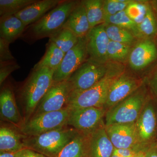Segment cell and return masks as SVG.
Listing matches in <instances>:
<instances>
[{
    "instance_id": "cell-1",
    "label": "cell",
    "mask_w": 157,
    "mask_h": 157,
    "mask_svg": "<svg viewBox=\"0 0 157 157\" xmlns=\"http://www.w3.org/2000/svg\"><path fill=\"white\" fill-rule=\"evenodd\" d=\"M54 72L48 68L33 70L21 88L18 98L22 108L24 123L31 118L39 101L52 85Z\"/></svg>"
},
{
    "instance_id": "cell-2",
    "label": "cell",
    "mask_w": 157,
    "mask_h": 157,
    "mask_svg": "<svg viewBox=\"0 0 157 157\" xmlns=\"http://www.w3.org/2000/svg\"><path fill=\"white\" fill-rule=\"evenodd\" d=\"M78 132L72 127H65L38 136H25L23 143L25 148L30 149L47 157H56Z\"/></svg>"
},
{
    "instance_id": "cell-3",
    "label": "cell",
    "mask_w": 157,
    "mask_h": 157,
    "mask_svg": "<svg viewBox=\"0 0 157 157\" xmlns=\"http://www.w3.org/2000/svg\"><path fill=\"white\" fill-rule=\"evenodd\" d=\"M147 100L146 91L141 86L107 110L104 117L105 126L135 123Z\"/></svg>"
},
{
    "instance_id": "cell-4",
    "label": "cell",
    "mask_w": 157,
    "mask_h": 157,
    "mask_svg": "<svg viewBox=\"0 0 157 157\" xmlns=\"http://www.w3.org/2000/svg\"><path fill=\"white\" fill-rule=\"evenodd\" d=\"M121 74L118 72L109 70L101 81L92 87L82 91L70 92L66 107L104 108L109 88L113 81Z\"/></svg>"
},
{
    "instance_id": "cell-5",
    "label": "cell",
    "mask_w": 157,
    "mask_h": 157,
    "mask_svg": "<svg viewBox=\"0 0 157 157\" xmlns=\"http://www.w3.org/2000/svg\"><path fill=\"white\" fill-rule=\"evenodd\" d=\"M79 4L74 1H63L41 19L33 24L29 34L33 39L38 40L51 36L63 27L73 10Z\"/></svg>"
},
{
    "instance_id": "cell-6",
    "label": "cell",
    "mask_w": 157,
    "mask_h": 157,
    "mask_svg": "<svg viewBox=\"0 0 157 157\" xmlns=\"http://www.w3.org/2000/svg\"><path fill=\"white\" fill-rule=\"evenodd\" d=\"M70 109L66 107L59 111L45 113L32 117L18 128L26 137L38 136L43 133L68 127Z\"/></svg>"
},
{
    "instance_id": "cell-7",
    "label": "cell",
    "mask_w": 157,
    "mask_h": 157,
    "mask_svg": "<svg viewBox=\"0 0 157 157\" xmlns=\"http://www.w3.org/2000/svg\"><path fill=\"white\" fill-rule=\"evenodd\" d=\"M109 70L105 63L89 58L67 79L70 92L88 89L101 81Z\"/></svg>"
},
{
    "instance_id": "cell-8",
    "label": "cell",
    "mask_w": 157,
    "mask_h": 157,
    "mask_svg": "<svg viewBox=\"0 0 157 157\" xmlns=\"http://www.w3.org/2000/svg\"><path fill=\"white\" fill-rule=\"evenodd\" d=\"M88 55L86 36L79 38L76 45L65 53L59 67L54 72L53 82L67 80L86 60Z\"/></svg>"
},
{
    "instance_id": "cell-9",
    "label": "cell",
    "mask_w": 157,
    "mask_h": 157,
    "mask_svg": "<svg viewBox=\"0 0 157 157\" xmlns=\"http://www.w3.org/2000/svg\"><path fill=\"white\" fill-rule=\"evenodd\" d=\"M147 100L140 116L135 123V131L139 146L148 149L154 139L157 129V116L153 103Z\"/></svg>"
},
{
    "instance_id": "cell-10",
    "label": "cell",
    "mask_w": 157,
    "mask_h": 157,
    "mask_svg": "<svg viewBox=\"0 0 157 157\" xmlns=\"http://www.w3.org/2000/svg\"><path fill=\"white\" fill-rule=\"evenodd\" d=\"M69 108L68 126L83 133H89L98 128L104 121L107 112L104 108L98 107Z\"/></svg>"
},
{
    "instance_id": "cell-11",
    "label": "cell",
    "mask_w": 157,
    "mask_h": 157,
    "mask_svg": "<svg viewBox=\"0 0 157 157\" xmlns=\"http://www.w3.org/2000/svg\"><path fill=\"white\" fill-rule=\"evenodd\" d=\"M70 93V85L67 80L53 82L39 101L31 118L45 113L59 111L65 108Z\"/></svg>"
},
{
    "instance_id": "cell-12",
    "label": "cell",
    "mask_w": 157,
    "mask_h": 157,
    "mask_svg": "<svg viewBox=\"0 0 157 157\" xmlns=\"http://www.w3.org/2000/svg\"><path fill=\"white\" fill-rule=\"evenodd\" d=\"M86 134V157H111L114 146L109 140L104 121L94 130Z\"/></svg>"
},
{
    "instance_id": "cell-13",
    "label": "cell",
    "mask_w": 157,
    "mask_h": 157,
    "mask_svg": "<svg viewBox=\"0 0 157 157\" xmlns=\"http://www.w3.org/2000/svg\"><path fill=\"white\" fill-rule=\"evenodd\" d=\"M141 84L142 82L138 79L121 74L109 88L104 109L107 111L118 104L141 87Z\"/></svg>"
},
{
    "instance_id": "cell-14",
    "label": "cell",
    "mask_w": 157,
    "mask_h": 157,
    "mask_svg": "<svg viewBox=\"0 0 157 157\" xmlns=\"http://www.w3.org/2000/svg\"><path fill=\"white\" fill-rule=\"evenodd\" d=\"M109 140L114 148L138 149L145 151L139 146L135 131V123L117 124L105 126Z\"/></svg>"
},
{
    "instance_id": "cell-15",
    "label": "cell",
    "mask_w": 157,
    "mask_h": 157,
    "mask_svg": "<svg viewBox=\"0 0 157 157\" xmlns=\"http://www.w3.org/2000/svg\"><path fill=\"white\" fill-rule=\"evenodd\" d=\"M86 39L89 58L99 63H105L108 59L107 50L110 40L105 31L104 24L91 29Z\"/></svg>"
},
{
    "instance_id": "cell-16",
    "label": "cell",
    "mask_w": 157,
    "mask_h": 157,
    "mask_svg": "<svg viewBox=\"0 0 157 157\" xmlns=\"http://www.w3.org/2000/svg\"><path fill=\"white\" fill-rule=\"evenodd\" d=\"M0 113L3 121L8 122L18 129L24 123L22 117L16 104L14 92L9 86H4L1 90Z\"/></svg>"
},
{
    "instance_id": "cell-17",
    "label": "cell",
    "mask_w": 157,
    "mask_h": 157,
    "mask_svg": "<svg viewBox=\"0 0 157 157\" xmlns=\"http://www.w3.org/2000/svg\"><path fill=\"white\" fill-rule=\"evenodd\" d=\"M62 2V0H37L14 15L27 26L38 21Z\"/></svg>"
},
{
    "instance_id": "cell-18",
    "label": "cell",
    "mask_w": 157,
    "mask_h": 157,
    "mask_svg": "<svg viewBox=\"0 0 157 157\" xmlns=\"http://www.w3.org/2000/svg\"><path fill=\"white\" fill-rule=\"evenodd\" d=\"M157 56V49L153 42H140L132 50L129 56V63L132 69L140 70L153 61Z\"/></svg>"
},
{
    "instance_id": "cell-19",
    "label": "cell",
    "mask_w": 157,
    "mask_h": 157,
    "mask_svg": "<svg viewBox=\"0 0 157 157\" xmlns=\"http://www.w3.org/2000/svg\"><path fill=\"white\" fill-rule=\"evenodd\" d=\"M25 136L14 126L1 125L0 151L16 153L25 148L23 139Z\"/></svg>"
},
{
    "instance_id": "cell-20",
    "label": "cell",
    "mask_w": 157,
    "mask_h": 157,
    "mask_svg": "<svg viewBox=\"0 0 157 157\" xmlns=\"http://www.w3.org/2000/svg\"><path fill=\"white\" fill-rule=\"evenodd\" d=\"M63 27L72 31L78 38L86 36L91 28L82 2L71 12Z\"/></svg>"
},
{
    "instance_id": "cell-21",
    "label": "cell",
    "mask_w": 157,
    "mask_h": 157,
    "mask_svg": "<svg viewBox=\"0 0 157 157\" xmlns=\"http://www.w3.org/2000/svg\"><path fill=\"white\" fill-rule=\"evenodd\" d=\"M26 27L22 21L15 15L1 17L0 38L12 43L22 35Z\"/></svg>"
},
{
    "instance_id": "cell-22",
    "label": "cell",
    "mask_w": 157,
    "mask_h": 157,
    "mask_svg": "<svg viewBox=\"0 0 157 157\" xmlns=\"http://www.w3.org/2000/svg\"><path fill=\"white\" fill-rule=\"evenodd\" d=\"M65 53L54 43L48 42L43 57L34 66L33 70L48 68L55 71L63 60Z\"/></svg>"
},
{
    "instance_id": "cell-23",
    "label": "cell",
    "mask_w": 157,
    "mask_h": 157,
    "mask_svg": "<svg viewBox=\"0 0 157 157\" xmlns=\"http://www.w3.org/2000/svg\"><path fill=\"white\" fill-rule=\"evenodd\" d=\"M78 39L79 38L72 31L63 27L49 38V42L54 43L66 53L76 45Z\"/></svg>"
},
{
    "instance_id": "cell-24",
    "label": "cell",
    "mask_w": 157,
    "mask_h": 157,
    "mask_svg": "<svg viewBox=\"0 0 157 157\" xmlns=\"http://www.w3.org/2000/svg\"><path fill=\"white\" fill-rule=\"evenodd\" d=\"M56 157H86V134L78 132Z\"/></svg>"
},
{
    "instance_id": "cell-25",
    "label": "cell",
    "mask_w": 157,
    "mask_h": 157,
    "mask_svg": "<svg viewBox=\"0 0 157 157\" xmlns=\"http://www.w3.org/2000/svg\"><path fill=\"white\" fill-rule=\"evenodd\" d=\"M91 29L104 22V2L101 0L82 1Z\"/></svg>"
},
{
    "instance_id": "cell-26",
    "label": "cell",
    "mask_w": 157,
    "mask_h": 157,
    "mask_svg": "<svg viewBox=\"0 0 157 157\" xmlns=\"http://www.w3.org/2000/svg\"><path fill=\"white\" fill-rule=\"evenodd\" d=\"M37 0H0V16L14 15Z\"/></svg>"
},
{
    "instance_id": "cell-27",
    "label": "cell",
    "mask_w": 157,
    "mask_h": 157,
    "mask_svg": "<svg viewBox=\"0 0 157 157\" xmlns=\"http://www.w3.org/2000/svg\"><path fill=\"white\" fill-rule=\"evenodd\" d=\"M104 26L110 41L128 45L134 40L132 34L126 29L111 24H106Z\"/></svg>"
},
{
    "instance_id": "cell-28",
    "label": "cell",
    "mask_w": 157,
    "mask_h": 157,
    "mask_svg": "<svg viewBox=\"0 0 157 157\" xmlns=\"http://www.w3.org/2000/svg\"><path fill=\"white\" fill-rule=\"evenodd\" d=\"M104 22L107 24L113 25L122 28L131 30L136 35L138 34L137 25L128 16L125 10L114 15L106 16L104 17Z\"/></svg>"
},
{
    "instance_id": "cell-29",
    "label": "cell",
    "mask_w": 157,
    "mask_h": 157,
    "mask_svg": "<svg viewBox=\"0 0 157 157\" xmlns=\"http://www.w3.org/2000/svg\"><path fill=\"white\" fill-rule=\"evenodd\" d=\"M147 8L148 6L145 4L131 1L125 11L128 16L138 25L142 22L146 16Z\"/></svg>"
},
{
    "instance_id": "cell-30",
    "label": "cell",
    "mask_w": 157,
    "mask_h": 157,
    "mask_svg": "<svg viewBox=\"0 0 157 157\" xmlns=\"http://www.w3.org/2000/svg\"><path fill=\"white\" fill-rule=\"evenodd\" d=\"M137 29L138 34H140L145 36H150L156 33V21L149 6H148L146 16L142 22L137 25Z\"/></svg>"
},
{
    "instance_id": "cell-31",
    "label": "cell",
    "mask_w": 157,
    "mask_h": 157,
    "mask_svg": "<svg viewBox=\"0 0 157 157\" xmlns=\"http://www.w3.org/2000/svg\"><path fill=\"white\" fill-rule=\"evenodd\" d=\"M130 49L128 44L110 41L107 48V57L114 60L124 59L128 56Z\"/></svg>"
},
{
    "instance_id": "cell-32",
    "label": "cell",
    "mask_w": 157,
    "mask_h": 157,
    "mask_svg": "<svg viewBox=\"0 0 157 157\" xmlns=\"http://www.w3.org/2000/svg\"><path fill=\"white\" fill-rule=\"evenodd\" d=\"M131 1L125 0H107L104 2V17L114 15L124 11Z\"/></svg>"
},
{
    "instance_id": "cell-33",
    "label": "cell",
    "mask_w": 157,
    "mask_h": 157,
    "mask_svg": "<svg viewBox=\"0 0 157 157\" xmlns=\"http://www.w3.org/2000/svg\"><path fill=\"white\" fill-rule=\"evenodd\" d=\"M20 66L13 61L1 63L0 85L2 86L7 77L13 71L19 69Z\"/></svg>"
},
{
    "instance_id": "cell-34",
    "label": "cell",
    "mask_w": 157,
    "mask_h": 157,
    "mask_svg": "<svg viewBox=\"0 0 157 157\" xmlns=\"http://www.w3.org/2000/svg\"><path fill=\"white\" fill-rule=\"evenodd\" d=\"M10 43L0 38V61L4 63L11 61L14 59V57L11 54L9 49Z\"/></svg>"
},
{
    "instance_id": "cell-35",
    "label": "cell",
    "mask_w": 157,
    "mask_h": 157,
    "mask_svg": "<svg viewBox=\"0 0 157 157\" xmlns=\"http://www.w3.org/2000/svg\"><path fill=\"white\" fill-rule=\"evenodd\" d=\"M140 151H142L135 148H115L113 154L120 157H132Z\"/></svg>"
},
{
    "instance_id": "cell-36",
    "label": "cell",
    "mask_w": 157,
    "mask_h": 157,
    "mask_svg": "<svg viewBox=\"0 0 157 157\" xmlns=\"http://www.w3.org/2000/svg\"><path fill=\"white\" fill-rule=\"evenodd\" d=\"M15 157H47L44 155L28 148H24L15 153Z\"/></svg>"
},
{
    "instance_id": "cell-37",
    "label": "cell",
    "mask_w": 157,
    "mask_h": 157,
    "mask_svg": "<svg viewBox=\"0 0 157 157\" xmlns=\"http://www.w3.org/2000/svg\"><path fill=\"white\" fill-rule=\"evenodd\" d=\"M145 157H157V146L153 144L146 151Z\"/></svg>"
},
{
    "instance_id": "cell-38",
    "label": "cell",
    "mask_w": 157,
    "mask_h": 157,
    "mask_svg": "<svg viewBox=\"0 0 157 157\" xmlns=\"http://www.w3.org/2000/svg\"><path fill=\"white\" fill-rule=\"evenodd\" d=\"M151 87L155 94L157 96V74L152 80Z\"/></svg>"
},
{
    "instance_id": "cell-39",
    "label": "cell",
    "mask_w": 157,
    "mask_h": 157,
    "mask_svg": "<svg viewBox=\"0 0 157 157\" xmlns=\"http://www.w3.org/2000/svg\"><path fill=\"white\" fill-rule=\"evenodd\" d=\"M15 153L0 151V157H15Z\"/></svg>"
},
{
    "instance_id": "cell-40",
    "label": "cell",
    "mask_w": 157,
    "mask_h": 157,
    "mask_svg": "<svg viewBox=\"0 0 157 157\" xmlns=\"http://www.w3.org/2000/svg\"><path fill=\"white\" fill-rule=\"evenodd\" d=\"M111 157H120V156H119L117 155H116L115 154H114L113 153V154L112 156Z\"/></svg>"
}]
</instances>
